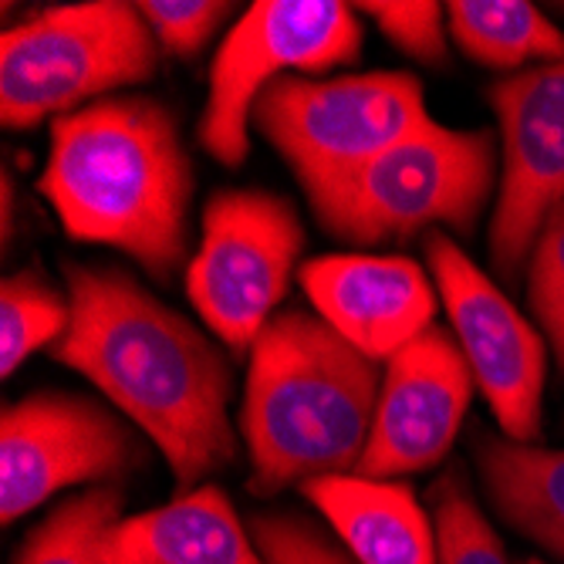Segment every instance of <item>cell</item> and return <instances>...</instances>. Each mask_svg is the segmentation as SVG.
I'll return each instance as SVG.
<instances>
[{
    "label": "cell",
    "mask_w": 564,
    "mask_h": 564,
    "mask_svg": "<svg viewBox=\"0 0 564 564\" xmlns=\"http://www.w3.org/2000/svg\"><path fill=\"white\" fill-rule=\"evenodd\" d=\"M362 51V24L338 0H258L224 37L210 95L199 119V145L224 166L247 160V126L258 98L284 72L318 75Z\"/></svg>",
    "instance_id": "52a82bcc"
},
{
    "label": "cell",
    "mask_w": 564,
    "mask_h": 564,
    "mask_svg": "<svg viewBox=\"0 0 564 564\" xmlns=\"http://www.w3.org/2000/svg\"><path fill=\"white\" fill-rule=\"evenodd\" d=\"M72 325L51 355L160 446L176 490L237 456L230 362L176 307L119 268L65 264Z\"/></svg>",
    "instance_id": "6da1fadb"
},
{
    "label": "cell",
    "mask_w": 564,
    "mask_h": 564,
    "mask_svg": "<svg viewBox=\"0 0 564 564\" xmlns=\"http://www.w3.org/2000/svg\"><path fill=\"white\" fill-rule=\"evenodd\" d=\"M72 325V301L34 271L11 274L0 284V372L14 376L28 358L55 348Z\"/></svg>",
    "instance_id": "d6986e66"
},
{
    "label": "cell",
    "mask_w": 564,
    "mask_h": 564,
    "mask_svg": "<svg viewBox=\"0 0 564 564\" xmlns=\"http://www.w3.org/2000/svg\"><path fill=\"white\" fill-rule=\"evenodd\" d=\"M528 564H544V561H528Z\"/></svg>",
    "instance_id": "484cf974"
},
{
    "label": "cell",
    "mask_w": 564,
    "mask_h": 564,
    "mask_svg": "<svg viewBox=\"0 0 564 564\" xmlns=\"http://www.w3.org/2000/svg\"><path fill=\"white\" fill-rule=\"evenodd\" d=\"M379 362L304 307L278 312L250 348L240 433L250 490L271 497L358 467L379 405Z\"/></svg>",
    "instance_id": "3957f363"
},
{
    "label": "cell",
    "mask_w": 564,
    "mask_h": 564,
    "mask_svg": "<svg viewBox=\"0 0 564 564\" xmlns=\"http://www.w3.org/2000/svg\"><path fill=\"white\" fill-rule=\"evenodd\" d=\"M250 534L268 564H358L301 514H258L250 521Z\"/></svg>",
    "instance_id": "603a6c76"
},
{
    "label": "cell",
    "mask_w": 564,
    "mask_h": 564,
    "mask_svg": "<svg viewBox=\"0 0 564 564\" xmlns=\"http://www.w3.org/2000/svg\"><path fill=\"white\" fill-rule=\"evenodd\" d=\"M41 193L68 237L109 243L170 281L189 250L193 163L156 98H101L51 122Z\"/></svg>",
    "instance_id": "7a4b0ae2"
},
{
    "label": "cell",
    "mask_w": 564,
    "mask_h": 564,
    "mask_svg": "<svg viewBox=\"0 0 564 564\" xmlns=\"http://www.w3.org/2000/svg\"><path fill=\"white\" fill-rule=\"evenodd\" d=\"M474 453L503 524L564 557V449L480 433Z\"/></svg>",
    "instance_id": "2e32d148"
},
{
    "label": "cell",
    "mask_w": 564,
    "mask_h": 564,
    "mask_svg": "<svg viewBox=\"0 0 564 564\" xmlns=\"http://www.w3.org/2000/svg\"><path fill=\"white\" fill-rule=\"evenodd\" d=\"M449 37L487 68L564 62V34L524 0H456L446 4Z\"/></svg>",
    "instance_id": "e0dca14e"
},
{
    "label": "cell",
    "mask_w": 564,
    "mask_h": 564,
    "mask_svg": "<svg viewBox=\"0 0 564 564\" xmlns=\"http://www.w3.org/2000/svg\"><path fill=\"white\" fill-rule=\"evenodd\" d=\"M11 210H14V186H11V173H4V243L11 240V230H14Z\"/></svg>",
    "instance_id": "d4e9b609"
},
{
    "label": "cell",
    "mask_w": 564,
    "mask_h": 564,
    "mask_svg": "<svg viewBox=\"0 0 564 564\" xmlns=\"http://www.w3.org/2000/svg\"><path fill=\"white\" fill-rule=\"evenodd\" d=\"M376 28L409 58L440 65L446 62V34H443V11L433 0H369L358 4Z\"/></svg>",
    "instance_id": "7402d4cb"
},
{
    "label": "cell",
    "mask_w": 564,
    "mask_h": 564,
    "mask_svg": "<svg viewBox=\"0 0 564 564\" xmlns=\"http://www.w3.org/2000/svg\"><path fill=\"white\" fill-rule=\"evenodd\" d=\"M122 524V490L91 487L65 500L28 534L14 564H109Z\"/></svg>",
    "instance_id": "ac0fdd59"
},
{
    "label": "cell",
    "mask_w": 564,
    "mask_h": 564,
    "mask_svg": "<svg viewBox=\"0 0 564 564\" xmlns=\"http://www.w3.org/2000/svg\"><path fill=\"white\" fill-rule=\"evenodd\" d=\"M301 288L318 307V318L372 362H389L433 328L436 284L409 258H315L301 268Z\"/></svg>",
    "instance_id": "4fadbf2b"
},
{
    "label": "cell",
    "mask_w": 564,
    "mask_h": 564,
    "mask_svg": "<svg viewBox=\"0 0 564 564\" xmlns=\"http://www.w3.org/2000/svg\"><path fill=\"white\" fill-rule=\"evenodd\" d=\"M160 37L139 4L88 0L47 8L0 37V116L8 129L78 112L82 101L149 82Z\"/></svg>",
    "instance_id": "277c9868"
},
{
    "label": "cell",
    "mask_w": 564,
    "mask_h": 564,
    "mask_svg": "<svg viewBox=\"0 0 564 564\" xmlns=\"http://www.w3.org/2000/svg\"><path fill=\"white\" fill-rule=\"evenodd\" d=\"M433 497V524L440 547L436 564H510L500 538L480 514L464 480L446 477Z\"/></svg>",
    "instance_id": "ffe728a7"
},
{
    "label": "cell",
    "mask_w": 564,
    "mask_h": 564,
    "mask_svg": "<svg viewBox=\"0 0 564 564\" xmlns=\"http://www.w3.org/2000/svg\"><path fill=\"white\" fill-rule=\"evenodd\" d=\"M139 456L129 423L95 399L31 392L0 420V518L14 524L68 487L119 480Z\"/></svg>",
    "instance_id": "30bf717a"
},
{
    "label": "cell",
    "mask_w": 564,
    "mask_h": 564,
    "mask_svg": "<svg viewBox=\"0 0 564 564\" xmlns=\"http://www.w3.org/2000/svg\"><path fill=\"white\" fill-rule=\"evenodd\" d=\"M503 173L490 224L494 271L518 284L547 214L564 199V62L490 85Z\"/></svg>",
    "instance_id": "8fae6325"
},
{
    "label": "cell",
    "mask_w": 564,
    "mask_h": 564,
    "mask_svg": "<svg viewBox=\"0 0 564 564\" xmlns=\"http://www.w3.org/2000/svg\"><path fill=\"white\" fill-rule=\"evenodd\" d=\"M234 4L224 0H145L139 14L173 55H196L217 28L230 18Z\"/></svg>",
    "instance_id": "cb8c5ba5"
},
{
    "label": "cell",
    "mask_w": 564,
    "mask_h": 564,
    "mask_svg": "<svg viewBox=\"0 0 564 564\" xmlns=\"http://www.w3.org/2000/svg\"><path fill=\"white\" fill-rule=\"evenodd\" d=\"M301 250L304 227L278 193L220 189L207 199L186 294L234 355L250 351L274 318Z\"/></svg>",
    "instance_id": "ba28073f"
},
{
    "label": "cell",
    "mask_w": 564,
    "mask_h": 564,
    "mask_svg": "<svg viewBox=\"0 0 564 564\" xmlns=\"http://www.w3.org/2000/svg\"><path fill=\"white\" fill-rule=\"evenodd\" d=\"M109 564H268L220 487H196L119 524Z\"/></svg>",
    "instance_id": "9a60e30c"
},
{
    "label": "cell",
    "mask_w": 564,
    "mask_h": 564,
    "mask_svg": "<svg viewBox=\"0 0 564 564\" xmlns=\"http://www.w3.org/2000/svg\"><path fill=\"white\" fill-rule=\"evenodd\" d=\"M528 304L564 376V199L547 214L534 240L528 261Z\"/></svg>",
    "instance_id": "44dd1931"
},
{
    "label": "cell",
    "mask_w": 564,
    "mask_h": 564,
    "mask_svg": "<svg viewBox=\"0 0 564 564\" xmlns=\"http://www.w3.org/2000/svg\"><path fill=\"white\" fill-rule=\"evenodd\" d=\"M426 261L477 389L507 440L538 443L544 395V335L467 258L449 234H426Z\"/></svg>",
    "instance_id": "9c48e42d"
},
{
    "label": "cell",
    "mask_w": 564,
    "mask_h": 564,
    "mask_svg": "<svg viewBox=\"0 0 564 564\" xmlns=\"http://www.w3.org/2000/svg\"><path fill=\"white\" fill-rule=\"evenodd\" d=\"M474 386L456 335L433 325L409 341L386 362L369 446L355 474L399 480L436 467L464 426Z\"/></svg>",
    "instance_id": "7c38bea8"
},
{
    "label": "cell",
    "mask_w": 564,
    "mask_h": 564,
    "mask_svg": "<svg viewBox=\"0 0 564 564\" xmlns=\"http://www.w3.org/2000/svg\"><path fill=\"white\" fill-rule=\"evenodd\" d=\"M297 173L315 214L386 149L430 126L423 85L405 72L281 78L250 116Z\"/></svg>",
    "instance_id": "5b68a950"
},
{
    "label": "cell",
    "mask_w": 564,
    "mask_h": 564,
    "mask_svg": "<svg viewBox=\"0 0 564 564\" xmlns=\"http://www.w3.org/2000/svg\"><path fill=\"white\" fill-rule=\"evenodd\" d=\"M494 132L423 126L358 173L318 220L348 243H386L426 227L470 234L494 189Z\"/></svg>",
    "instance_id": "8992f818"
},
{
    "label": "cell",
    "mask_w": 564,
    "mask_h": 564,
    "mask_svg": "<svg viewBox=\"0 0 564 564\" xmlns=\"http://www.w3.org/2000/svg\"><path fill=\"white\" fill-rule=\"evenodd\" d=\"M358 564H436V524L399 480L332 474L301 484Z\"/></svg>",
    "instance_id": "5bb4252c"
}]
</instances>
